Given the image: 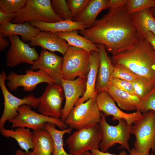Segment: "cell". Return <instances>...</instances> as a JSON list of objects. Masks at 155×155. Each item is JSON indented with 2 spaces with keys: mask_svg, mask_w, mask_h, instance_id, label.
<instances>
[{
  "mask_svg": "<svg viewBox=\"0 0 155 155\" xmlns=\"http://www.w3.org/2000/svg\"><path fill=\"white\" fill-rule=\"evenodd\" d=\"M55 34L59 37L67 42L68 45L78 47L88 53L93 51H99L98 45L79 35L77 30L68 32H58Z\"/></svg>",
  "mask_w": 155,
  "mask_h": 155,
  "instance_id": "4316f807",
  "label": "cell"
},
{
  "mask_svg": "<svg viewBox=\"0 0 155 155\" xmlns=\"http://www.w3.org/2000/svg\"><path fill=\"white\" fill-rule=\"evenodd\" d=\"M64 93L61 84L55 83L48 84L42 95L38 98V112L50 117L61 119L62 104L65 98Z\"/></svg>",
  "mask_w": 155,
  "mask_h": 155,
  "instance_id": "8fae6325",
  "label": "cell"
},
{
  "mask_svg": "<svg viewBox=\"0 0 155 155\" xmlns=\"http://www.w3.org/2000/svg\"><path fill=\"white\" fill-rule=\"evenodd\" d=\"M101 116L99 124L102 138L99 147L100 150L107 152L109 148L116 144L120 145L119 148L130 150L129 141L132 125H129L123 119L119 120L116 126L110 125L107 122L106 117L101 111Z\"/></svg>",
  "mask_w": 155,
  "mask_h": 155,
  "instance_id": "5b68a950",
  "label": "cell"
},
{
  "mask_svg": "<svg viewBox=\"0 0 155 155\" xmlns=\"http://www.w3.org/2000/svg\"><path fill=\"white\" fill-rule=\"evenodd\" d=\"M7 76L4 70L0 74V87L3 94L4 107L3 113L0 119V129L4 127L7 121L13 119L18 115V109L23 104L30 105L35 108L39 106L38 98L30 94L20 98L12 94L8 90L5 83Z\"/></svg>",
  "mask_w": 155,
  "mask_h": 155,
  "instance_id": "30bf717a",
  "label": "cell"
},
{
  "mask_svg": "<svg viewBox=\"0 0 155 155\" xmlns=\"http://www.w3.org/2000/svg\"><path fill=\"white\" fill-rule=\"evenodd\" d=\"M108 0H90L86 8L80 14L73 17L72 20L81 23L87 28L91 27L99 13L108 8Z\"/></svg>",
  "mask_w": 155,
  "mask_h": 155,
  "instance_id": "44dd1931",
  "label": "cell"
},
{
  "mask_svg": "<svg viewBox=\"0 0 155 155\" xmlns=\"http://www.w3.org/2000/svg\"><path fill=\"white\" fill-rule=\"evenodd\" d=\"M87 76H80L73 80L62 78L61 84L63 87L65 99L61 119L65 121L78 100L84 95L86 89Z\"/></svg>",
  "mask_w": 155,
  "mask_h": 155,
  "instance_id": "9a60e30c",
  "label": "cell"
},
{
  "mask_svg": "<svg viewBox=\"0 0 155 155\" xmlns=\"http://www.w3.org/2000/svg\"><path fill=\"white\" fill-rule=\"evenodd\" d=\"M63 62L62 57L47 50L43 49L38 59L32 65L31 69L42 70L53 80L55 83L61 84Z\"/></svg>",
  "mask_w": 155,
  "mask_h": 155,
  "instance_id": "2e32d148",
  "label": "cell"
},
{
  "mask_svg": "<svg viewBox=\"0 0 155 155\" xmlns=\"http://www.w3.org/2000/svg\"><path fill=\"white\" fill-rule=\"evenodd\" d=\"M113 64L114 67L113 77L131 82L140 77L124 66L118 64Z\"/></svg>",
  "mask_w": 155,
  "mask_h": 155,
  "instance_id": "d6a6232c",
  "label": "cell"
},
{
  "mask_svg": "<svg viewBox=\"0 0 155 155\" xmlns=\"http://www.w3.org/2000/svg\"><path fill=\"white\" fill-rule=\"evenodd\" d=\"M32 47L40 46L43 49L51 52L57 51L64 55L66 52L68 44L66 41L51 32L41 31L29 41Z\"/></svg>",
  "mask_w": 155,
  "mask_h": 155,
  "instance_id": "ac0fdd59",
  "label": "cell"
},
{
  "mask_svg": "<svg viewBox=\"0 0 155 155\" xmlns=\"http://www.w3.org/2000/svg\"><path fill=\"white\" fill-rule=\"evenodd\" d=\"M127 0H108V8H115L125 5Z\"/></svg>",
  "mask_w": 155,
  "mask_h": 155,
  "instance_id": "8d00e7d4",
  "label": "cell"
},
{
  "mask_svg": "<svg viewBox=\"0 0 155 155\" xmlns=\"http://www.w3.org/2000/svg\"><path fill=\"white\" fill-rule=\"evenodd\" d=\"M110 84L119 90L135 96L131 82L112 76Z\"/></svg>",
  "mask_w": 155,
  "mask_h": 155,
  "instance_id": "e575fe53",
  "label": "cell"
},
{
  "mask_svg": "<svg viewBox=\"0 0 155 155\" xmlns=\"http://www.w3.org/2000/svg\"><path fill=\"white\" fill-rule=\"evenodd\" d=\"M30 105L23 104L18 109V115L8 121L11 124L12 128L22 127L31 129L33 131L44 127L47 123H53L61 130L68 128L61 119L47 116L32 111Z\"/></svg>",
  "mask_w": 155,
  "mask_h": 155,
  "instance_id": "9c48e42d",
  "label": "cell"
},
{
  "mask_svg": "<svg viewBox=\"0 0 155 155\" xmlns=\"http://www.w3.org/2000/svg\"><path fill=\"white\" fill-rule=\"evenodd\" d=\"M155 5V0H127L126 6L131 15L142 10L150 9Z\"/></svg>",
  "mask_w": 155,
  "mask_h": 155,
  "instance_id": "1f68e13d",
  "label": "cell"
},
{
  "mask_svg": "<svg viewBox=\"0 0 155 155\" xmlns=\"http://www.w3.org/2000/svg\"><path fill=\"white\" fill-rule=\"evenodd\" d=\"M96 100L100 110L106 117L112 116V120L114 121L123 119L127 124L132 125L142 114L138 110L132 113H127L122 111L117 106L108 92L98 93Z\"/></svg>",
  "mask_w": 155,
  "mask_h": 155,
  "instance_id": "5bb4252c",
  "label": "cell"
},
{
  "mask_svg": "<svg viewBox=\"0 0 155 155\" xmlns=\"http://www.w3.org/2000/svg\"><path fill=\"white\" fill-rule=\"evenodd\" d=\"M113 64L124 66L140 76L155 82V49L146 38L135 47L113 55Z\"/></svg>",
  "mask_w": 155,
  "mask_h": 155,
  "instance_id": "7a4b0ae2",
  "label": "cell"
},
{
  "mask_svg": "<svg viewBox=\"0 0 155 155\" xmlns=\"http://www.w3.org/2000/svg\"><path fill=\"white\" fill-rule=\"evenodd\" d=\"M33 148L31 155H52L54 150L52 137L44 127L33 131Z\"/></svg>",
  "mask_w": 155,
  "mask_h": 155,
  "instance_id": "7402d4cb",
  "label": "cell"
},
{
  "mask_svg": "<svg viewBox=\"0 0 155 155\" xmlns=\"http://www.w3.org/2000/svg\"><path fill=\"white\" fill-rule=\"evenodd\" d=\"M117 155H128L127 153L124 150L122 151Z\"/></svg>",
  "mask_w": 155,
  "mask_h": 155,
  "instance_id": "bcb514c9",
  "label": "cell"
},
{
  "mask_svg": "<svg viewBox=\"0 0 155 155\" xmlns=\"http://www.w3.org/2000/svg\"><path fill=\"white\" fill-rule=\"evenodd\" d=\"M63 56L61 68L63 79L73 80L76 77L87 76L89 69L90 53L69 45Z\"/></svg>",
  "mask_w": 155,
  "mask_h": 155,
  "instance_id": "8992f818",
  "label": "cell"
},
{
  "mask_svg": "<svg viewBox=\"0 0 155 155\" xmlns=\"http://www.w3.org/2000/svg\"><path fill=\"white\" fill-rule=\"evenodd\" d=\"M130 155H143L142 154L137 151L134 148H132L129 151Z\"/></svg>",
  "mask_w": 155,
  "mask_h": 155,
  "instance_id": "7bdbcfd3",
  "label": "cell"
},
{
  "mask_svg": "<svg viewBox=\"0 0 155 155\" xmlns=\"http://www.w3.org/2000/svg\"><path fill=\"white\" fill-rule=\"evenodd\" d=\"M8 22H10V20L8 16L4 11L0 9V25Z\"/></svg>",
  "mask_w": 155,
  "mask_h": 155,
  "instance_id": "ab89813d",
  "label": "cell"
},
{
  "mask_svg": "<svg viewBox=\"0 0 155 155\" xmlns=\"http://www.w3.org/2000/svg\"><path fill=\"white\" fill-rule=\"evenodd\" d=\"M15 155H31L30 151L28 153L23 151L21 149H18L15 152Z\"/></svg>",
  "mask_w": 155,
  "mask_h": 155,
  "instance_id": "b9f144b4",
  "label": "cell"
},
{
  "mask_svg": "<svg viewBox=\"0 0 155 155\" xmlns=\"http://www.w3.org/2000/svg\"><path fill=\"white\" fill-rule=\"evenodd\" d=\"M56 125L51 123H47L44 125V128L51 136L54 143V150L52 155H72L67 153L63 147V137L66 133L70 134L72 129L69 127L63 130H58Z\"/></svg>",
  "mask_w": 155,
  "mask_h": 155,
  "instance_id": "83f0119b",
  "label": "cell"
},
{
  "mask_svg": "<svg viewBox=\"0 0 155 155\" xmlns=\"http://www.w3.org/2000/svg\"><path fill=\"white\" fill-rule=\"evenodd\" d=\"M145 38L151 44L155 49V34L151 32H148L145 34Z\"/></svg>",
  "mask_w": 155,
  "mask_h": 155,
  "instance_id": "f35d334b",
  "label": "cell"
},
{
  "mask_svg": "<svg viewBox=\"0 0 155 155\" xmlns=\"http://www.w3.org/2000/svg\"><path fill=\"white\" fill-rule=\"evenodd\" d=\"M79 155H92L91 152L89 151H86Z\"/></svg>",
  "mask_w": 155,
  "mask_h": 155,
  "instance_id": "f6af8a7d",
  "label": "cell"
},
{
  "mask_svg": "<svg viewBox=\"0 0 155 155\" xmlns=\"http://www.w3.org/2000/svg\"><path fill=\"white\" fill-rule=\"evenodd\" d=\"M90 151L92 155H117L115 154H111L108 152L102 151L98 149L93 150Z\"/></svg>",
  "mask_w": 155,
  "mask_h": 155,
  "instance_id": "60d3db41",
  "label": "cell"
},
{
  "mask_svg": "<svg viewBox=\"0 0 155 155\" xmlns=\"http://www.w3.org/2000/svg\"><path fill=\"white\" fill-rule=\"evenodd\" d=\"M150 155H154L153 153H151V154Z\"/></svg>",
  "mask_w": 155,
  "mask_h": 155,
  "instance_id": "7dc6e473",
  "label": "cell"
},
{
  "mask_svg": "<svg viewBox=\"0 0 155 155\" xmlns=\"http://www.w3.org/2000/svg\"><path fill=\"white\" fill-rule=\"evenodd\" d=\"M40 31V29L32 26L29 22L18 24L8 22L0 26V34L3 36L20 35L24 42L29 41Z\"/></svg>",
  "mask_w": 155,
  "mask_h": 155,
  "instance_id": "ffe728a7",
  "label": "cell"
},
{
  "mask_svg": "<svg viewBox=\"0 0 155 155\" xmlns=\"http://www.w3.org/2000/svg\"><path fill=\"white\" fill-rule=\"evenodd\" d=\"M25 74H18L12 72L7 76V84L9 90L14 91L19 87H22L24 91H32L37 85L42 83L48 84L55 83L53 80L41 69L36 71L32 69L26 70Z\"/></svg>",
  "mask_w": 155,
  "mask_h": 155,
  "instance_id": "4fadbf2b",
  "label": "cell"
},
{
  "mask_svg": "<svg viewBox=\"0 0 155 155\" xmlns=\"http://www.w3.org/2000/svg\"><path fill=\"white\" fill-rule=\"evenodd\" d=\"M50 0H27L24 7L13 15L10 22L22 24L40 21L53 23L63 20L53 11Z\"/></svg>",
  "mask_w": 155,
  "mask_h": 155,
  "instance_id": "277c9868",
  "label": "cell"
},
{
  "mask_svg": "<svg viewBox=\"0 0 155 155\" xmlns=\"http://www.w3.org/2000/svg\"><path fill=\"white\" fill-rule=\"evenodd\" d=\"M90 55L89 69L87 76L86 90L75 106L84 102L91 98H96L98 94L95 90V86L100 64L99 51H91L90 53Z\"/></svg>",
  "mask_w": 155,
  "mask_h": 155,
  "instance_id": "d6986e66",
  "label": "cell"
},
{
  "mask_svg": "<svg viewBox=\"0 0 155 155\" xmlns=\"http://www.w3.org/2000/svg\"><path fill=\"white\" fill-rule=\"evenodd\" d=\"M131 17L141 39L145 38L146 33L151 32L155 34V18L150 9L132 14Z\"/></svg>",
  "mask_w": 155,
  "mask_h": 155,
  "instance_id": "484cf974",
  "label": "cell"
},
{
  "mask_svg": "<svg viewBox=\"0 0 155 155\" xmlns=\"http://www.w3.org/2000/svg\"><path fill=\"white\" fill-rule=\"evenodd\" d=\"M150 9L153 16L155 18V5Z\"/></svg>",
  "mask_w": 155,
  "mask_h": 155,
  "instance_id": "ee69618b",
  "label": "cell"
},
{
  "mask_svg": "<svg viewBox=\"0 0 155 155\" xmlns=\"http://www.w3.org/2000/svg\"><path fill=\"white\" fill-rule=\"evenodd\" d=\"M150 110L155 111V91L146 99L142 101L138 111L144 113Z\"/></svg>",
  "mask_w": 155,
  "mask_h": 155,
  "instance_id": "d590c367",
  "label": "cell"
},
{
  "mask_svg": "<svg viewBox=\"0 0 155 155\" xmlns=\"http://www.w3.org/2000/svg\"><path fill=\"white\" fill-rule=\"evenodd\" d=\"M97 45L100 55V64L95 90L98 94L103 92H108V86L113 76L114 67L104 46L101 44Z\"/></svg>",
  "mask_w": 155,
  "mask_h": 155,
  "instance_id": "e0dca14e",
  "label": "cell"
},
{
  "mask_svg": "<svg viewBox=\"0 0 155 155\" xmlns=\"http://www.w3.org/2000/svg\"><path fill=\"white\" fill-rule=\"evenodd\" d=\"M96 98H91L73 107L64 121L69 127L78 130L99 124L101 111Z\"/></svg>",
  "mask_w": 155,
  "mask_h": 155,
  "instance_id": "52a82bcc",
  "label": "cell"
},
{
  "mask_svg": "<svg viewBox=\"0 0 155 155\" xmlns=\"http://www.w3.org/2000/svg\"><path fill=\"white\" fill-rule=\"evenodd\" d=\"M30 23L32 26L38 28L41 31H49L55 33L80 30L87 28L85 25L81 23L70 20H63L53 23L35 21Z\"/></svg>",
  "mask_w": 155,
  "mask_h": 155,
  "instance_id": "cb8c5ba5",
  "label": "cell"
},
{
  "mask_svg": "<svg viewBox=\"0 0 155 155\" xmlns=\"http://www.w3.org/2000/svg\"><path fill=\"white\" fill-rule=\"evenodd\" d=\"M131 83L135 96L142 101L155 91V82L148 78L140 76Z\"/></svg>",
  "mask_w": 155,
  "mask_h": 155,
  "instance_id": "f1b7e54d",
  "label": "cell"
},
{
  "mask_svg": "<svg viewBox=\"0 0 155 155\" xmlns=\"http://www.w3.org/2000/svg\"><path fill=\"white\" fill-rule=\"evenodd\" d=\"M80 33L94 43L104 45L113 55L133 48L142 40L126 4L109 8L91 27Z\"/></svg>",
  "mask_w": 155,
  "mask_h": 155,
  "instance_id": "6da1fadb",
  "label": "cell"
},
{
  "mask_svg": "<svg viewBox=\"0 0 155 155\" xmlns=\"http://www.w3.org/2000/svg\"><path fill=\"white\" fill-rule=\"evenodd\" d=\"M90 0H67L66 2L73 17L81 13L87 7Z\"/></svg>",
  "mask_w": 155,
  "mask_h": 155,
  "instance_id": "836d02e7",
  "label": "cell"
},
{
  "mask_svg": "<svg viewBox=\"0 0 155 155\" xmlns=\"http://www.w3.org/2000/svg\"><path fill=\"white\" fill-rule=\"evenodd\" d=\"M51 4L54 12L63 20H72L73 16L66 1L52 0Z\"/></svg>",
  "mask_w": 155,
  "mask_h": 155,
  "instance_id": "4dcf8cb0",
  "label": "cell"
},
{
  "mask_svg": "<svg viewBox=\"0 0 155 155\" xmlns=\"http://www.w3.org/2000/svg\"><path fill=\"white\" fill-rule=\"evenodd\" d=\"M102 138L99 124L78 130L66 139L69 153L79 155L86 151L98 149Z\"/></svg>",
  "mask_w": 155,
  "mask_h": 155,
  "instance_id": "ba28073f",
  "label": "cell"
},
{
  "mask_svg": "<svg viewBox=\"0 0 155 155\" xmlns=\"http://www.w3.org/2000/svg\"><path fill=\"white\" fill-rule=\"evenodd\" d=\"M108 92L121 110H138L142 100L136 96L119 90L110 84Z\"/></svg>",
  "mask_w": 155,
  "mask_h": 155,
  "instance_id": "603a6c76",
  "label": "cell"
},
{
  "mask_svg": "<svg viewBox=\"0 0 155 155\" xmlns=\"http://www.w3.org/2000/svg\"><path fill=\"white\" fill-rule=\"evenodd\" d=\"M131 134L135 140L134 148L143 155H150V150L155 152V111L150 110L132 125Z\"/></svg>",
  "mask_w": 155,
  "mask_h": 155,
  "instance_id": "3957f363",
  "label": "cell"
},
{
  "mask_svg": "<svg viewBox=\"0 0 155 155\" xmlns=\"http://www.w3.org/2000/svg\"><path fill=\"white\" fill-rule=\"evenodd\" d=\"M27 0H0V9L7 15L10 21L13 16L25 5Z\"/></svg>",
  "mask_w": 155,
  "mask_h": 155,
  "instance_id": "f546056e",
  "label": "cell"
},
{
  "mask_svg": "<svg viewBox=\"0 0 155 155\" xmlns=\"http://www.w3.org/2000/svg\"><path fill=\"white\" fill-rule=\"evenodd\" d=\"M0 132L5 137L15 139L21 148L26 152L28 153L30 149H33V133L30 129L18 127L13 130L6 129L4 127L0 129Z\"/></svg>",
  "mask_w": 155,
  "mask_h": 155,
  "instance_id": "d4e9b609",
  "label": "cell"
},
{
  "mask_svg": "<svg viewBox=\"0 0 155 155\" xmlns=\"http://www.w3.org/2000/svg\"><path fill=\"white\" fill-rule=\"evenodd\" d=\"M8 37L10 45L6 55L7 66L13 67L22 63L32 65L38 59L40 55L34 48L21 40L18 35Z\"/></svg>",
  "mask_w": 155,
  "mask_h": 155,
  "instance_id": "7c38bea8",
  "label": "cell"
},
{
  "mask_svg": "<svg viewBox=\"0 0 155 155\" xmlns=\"http://www.w3.org/2000/svg\"><path fill=\"white\" fill-rule=\"evenodd\" d=\"M10 43L7 39L5 38L3 36L0 34V51L1 52L8 47Z\"/></svg>",
  "mask_w": 155,
  "mask_h": 155,
  "instance_id": "74e56055",
  "label": "cell"
}]
</instances>
